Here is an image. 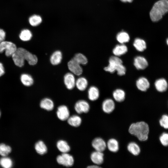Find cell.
<instances>
[{"label":"cell","instance_id":"cell-4","mask_svg":"<svg viewBox=\"0 0 168 168\" xmlns=\"http://www.w3.org/2000/svg\"><path fill=\"white\" fill-rule=\"evenodd\" d=\"M17 49L16 44L12 42L3 41L0 43V53L5 51V54L7 57H12Z\"/></svg>","mask_w":168,"mask_h":168},{"label":"cell","instance_id":"cell-15","mask_svg":"<svg viewBox=\"0 0 168 168\" xmlns=\"http://www.w3.org/2000/svg\"><path fill=\"white\" fill-rule=\"evenodd\" d=\"M104 156L102 152L96 151L91 153L90 157L93 163L99 166L103 163Z\"/></svg>","mask_w":168,"mask_h":168},{"label":"cell","instance_id":"cell-11","mask_svg":"<svg viewBox=\"0 0 168 168\" xmlns=\"http://www.w3.org/2000/svg\"><path fill=\"white\" fill-rule=\"evenodd\" d=\"M92 145L96 151L103 152L107 146L105 141L100 138H96L92 141Z\"/></svg>","mask_w":168,"mask_h":168},{"label":"cell","instance_id":"cell-17","mask_svg":"<svg viewBox=\"0 0 168 168\" xmlns=\"http://www.w3.org/2000/svg\"><path fill=\"white\" fill-rule=\"evenodd\" d=\"M128 50V48L126 45L124 44H121L115 46L112 52L114 55L119 57L126 54Z\"/></svg>","mask_w":168,"mask_h":168},{"label":"cell","instance_id":"cell-9","mask_svg":"<svg viewBox=\"0 0 168 168\" xmlns=\"http://www.w3.org/2000/svg\"><path fill=\"white\" fill-rule=\"evenodd\" d=\"M133 64L136 68L138 70H144L148 66V63L144 57L138 56L134 59Z\"/></svg>","mask_w":168,"mask_h":168},{"label":"cell","instance_id":"cell-24","mask_svg":"<svg viewBox=\"0 0 168 168\" xmlns=\"http://www.w3.org/2000/svg\"><path fill=\"white\" fill-rule=\"evenodd\" d=\"M128 152L134 156L138 155L141 150L139 145L136 142H131L128 143L127 147Z\"/></svg>","mask_w":168,"mask_h":168},{"label":"cell","instance_id":"cell-23","mask_svg":"<svg viewBox=\"0 0 168 168\" xmlns=\"http://www.w3.org/2000/svg\"><path fill=\"white\" fill-rule=\"evenodd\" d=\"M106 146L109 150L112 152H117L119 149V142L114 138H110L108 141Z\"/></svg>","mask_w":168,"mask_h":168},{"label":"cell","instance_id":"cell-32","mask_svg":"<svg viewBox=\"0 0 168 168\" xmlns=\"http://www.w3.org/2000/svg\"><path fill=\"white\" fill-rule=\"evenodd\" d=\"M19 37L21 40L27 41H29L31 39L32 34L31 31L29 29H24L21 31Z\"/></svg>","mask_w":168,"mask_h":168},{"label":"cell","instance_id":"cell-18","mask_svg":"<svg viewBox=\"0 0 168 168\" xmlns=\"http://www.w3.org/2000/svg\"><path fill=\"white\" fill-rule=\"evenodd\" d=\"M100 96V92L98 89L95 86H91L88 91V96L91 101L97 100Z\"/></svg>","mask_w":168,"mask_h":168},{"label":"cell","instance_id":"cell-27","mask_svg":"<svg viewBox=\"0 0 168 168\" xmlns=\"http://www.w3.org/2000/svg\"><path fill=\"white\" fill-rule=\"evenodd\" d=\"M35 147L37 152L40 155H43L47 152V147L42 141H39L36 142Z\"/></svg>","mask_w":168,"mask_h":168},{"label":"cell","instance_id":"cell-30","mask_svg":"<svg viewBox=\"0 0 168 168\" xmlns=\"http://www.w3.org/2000/svg\"><path fill=\"white\" fill-rule=\"evenodd\" d=\"M28 21L31 26L35 27L39 25L42 23V19L40 16L34 14L30 17Z\"/></svg>","mask_w":168,"mask_h":168},{"label":"cell","instance_id":"cell-20","mask_svg":"<svg viewBox=\"0 0 168 168\" xmlns=\"http://www.w3.org/2000/svg\"><path fill=\"white\" fill-rule=\"evenodd\" d=\"M53 101L49 98H45L40 102V106L41 108L48 111L52 110L54 107Z\"/></svg>","mask_w":168,"mask_h":168},{"label":"cell","instance_id":"cell-10","mask_svg":"<svg viewBox=\"0 0 168 168\" xmlns=\"http://www.w3.org/2000/svg\"><path fill=\"white\" fill-rule=\"evenodd\" d=\"M56 114L57 117L60 120L65 121L69 117L70 112L67 106L61 105L58 107Z\"/></svg>","mask_w":168,"mask_h":168},{"label":"cell","instance_id":"cell-26","mask_svg":"<svg viewBox=\"0 0 168 168\" xmlns=\"http://www.w3.org/2000/svg\"><path fill=\"white\" fill-rule=\"evenodd\" d=\"M67 122L71 126L77 127L81 125L82 123V119L79 116L74 115L69 117L67 119Z\"/></svg>","mask_w":168,"mask_h":168},{"label":"cell","instance_id":"cell-37","mask_svg":"<svg viewBox=\"0 0 168 168\" xmlns=\"http://www.w3.org/2000/svg\"><path fill=\"white\" fill-rule=\"evenodd\" d=\"M159 140L163 146H168V133L165 132L163 133L160 136Z\"/></svg>","mask_w":168,"mask_h":168},{"label":"cell","instance_id":"cell-8","mask_svg":"<svg viewBox=\"0 0 168 168\" xmlns=\"http://www.w3.org/2000/svg\"><path fill=\"white\" fill-rule=\"evenodd\" d=\"M90 108L88 102L84 100H78L74 106L75 111L78 114L87 113Z\"/></svg>","mask_w":168,"mask_h":168},{"label":"cell","instance_id":"cell-44","mask_svg":"<svg viewBox=\"0 0 168 168\" xmlns=\"http://www.w3.org/2000/svg\"><path fill=\"white\" fill-rule=\"evenodd\" d=\"M0 116H1V112H0Z\"/></svg>","mask_w":168,"mask_h":168},{"label":"cell","instance_id":"cell-13","mask_svg":"<svg viewBox=\"0 0 168 168\" xmlns=\"http://www.w3.org/2000/svg\"><path fill=\"white\" fill-rule=\"evenodd\" d=\"M76 80L75 77L72 73H68L64 77V83L69 90H71L75 86Z\"/></svg>","mask_w":168,"mask_h":168},{"label":"cell","instance_id":"cell-28","mask_svg":"<svg viewBox=\"0 0 168 168\" xmlns=\"http://www.w3.org/2000/svg\"><path fill=\"white\" fill-rule=\"evenodd\" d=\"M20 80L22 84L26 86H30L33 84L34 80L30 75L23 73L20 77Z\"/></svg>","mask_w":168,"mask_h":168},{"label":"cell","instance_id":"cell-42","mask_svg":"<svg viewBox=\"0 0 168 168\" xmlns=\"http://www.w3.org/2000/svg\"><path fill=\"white\" fill-rule=\"evenodd\" d=\"M121 1L123 2H132L133 0H120Z\"/></svg>","mask_w":168,"mask_h":168},{"label":"cell","instance_id":"cell-2","mask_svg":"<svg viewBox=\"0 0 168 168\" xmlns=\"http://www.w3.org/2000/svg\"><path fill=\"white\" fill-rule=\"evenodd\" d=\"M128 131L130 134L136 137L140 141H146L148 138L149 127L148 124L144 121L132 124Z\"/></svg>","mask_w":168,"mask_h":168},{"label":"cell","instance_id":"cell-7","mask_svg":"<svg viewBox=\"0 0 168 168\" xmlns=\"http://www.w3.org/2000/svg\"><path fill=\"white\" fill-rule=\"evenodd\" d=\"M68 66L69 69L72 73L76 75H80L82 73V68L81 65L73 58L68 62Z\"/></svg>","mask_w":168,"mask_h":168},{"label":"cell","instance_id":"cell-14","mask_svg":"<svg viewBox=\"0 0 168 168\" xmlns=\"http://www.w3.org/2000/svg\"><path fill=\"white\" fill-rule=\"evenodd\" d=\"M136 86L137 88L142 91H146L149 87L150 83L147 79L144 77H141L136 81Z\"/></svg>","mask_w":168,"mask_h":168},{"label":"cell","instance_id":"cell-34","mask_svg":"<svg viewBox=\"0 0 168 168\" xmlns=\"http://www.w3.org/2000/svg\"><path fill=\"white\" fill-rule=\"evenodd\" d=\"M11 151L10 146L4 143L0 144V155L2 156H7Z\"/></svg>","mask_w":168,"mask_h":168},{"label":"cell","instance_id":"cell-36","mask_svg":"<svg viewBox=\"0 0 168 168\" xmlns=\"http://www.w3.org/2000/svg\"><path fill=\"white\" fill-rule=\"evenodd\" d=\"M160 125L165 129H168V115L164 114L159 120Z\"/></svg>","mask_w":168,"mask_h":168},{"label":"cell","instance_id":"cell-43","mask_svg":"<svg viewBox=\"0 0 168 168\" xmlns=\"http://www.w3.org/2000/svg\"><path fill=\"white\" fill-rule=\"evenodd\" d=\"M166 43L168 45V39L166 40Z\"/></svg>","mask_w":168,"mask_h":168},{"label":"cell","instance_id":"cell-29","mask_svg":"<svg viewBox=\"0 0 168 168\" xmlns=\"http://www.w3.org/2000/svg\"><path fill=\"white\" fill-rule=\"evenodd\" d=\"M56 146L58 150L62 153H68L70 150V147L68 143L63 140L58 141Z\"/></svg>","mask_w":168,"mask_h":168},{"label":"cell","instance_id":"cell-41","mask_svg":"<svg viewBox=\"0 0 168 168\" xmlns=\"http://www.w3.org/2000/svg\"><path fill=\"white\" fill-rule=\"evenodd\" d=\"M87 167L88 168H99L101 167L99 165H95L89 166Z\"/></svg>","mask_w":168,"mask_h":168},{"label":"cell","instance_id":"cell-6","mask_svg":"<svg viewBox=\"0 0 168 168\" xmlns=\"http://www.w3.org/2000/svg\"><path fill=\"white\" fill-rule=\"evenodd\" d=\"M57 162L64 166L69 167L72 166L74 163L73 156L68 153H62L56 158Z\"/></svg>","mask_w":168,"mask_h":168},{"label":"cell","instance_id":"cell-19","mask_svg":"<svg viewBox=\"0 0 168 168\" xmlns=\"http://www.w3.org/2000/svg\"><path fill=\"white\" fill-rule=\"evenodd\" d=\"M62 59V54L61 52L59 50L54 51L50 57V62L53 65H56L59 64Z\"/></svg>","mask_w":168,"mask_h":168},{"label":"cell","instance_id":"cell-1","mask_svg":"<svg viewBox=\"0 0 168 168\" xmlns=\"http://www.w3.org/2000/svg\"><path fill=\"white\" fill-rule=\"evenodd\" d=\"M12 57L15 65L20 67L24 66L25 60L31 65H35L38 62L35 55L22 48H17Z\"/></svg>","mask_w":168,"mask_h":168},{"label":"cell","instance_id":"cell-31","mask_svg":"<svg viewBox=\"0 0 168 168\" xmlns=\"http://www.w3.org/2000/svg\"><path fill=\"white\" fill-rule=\"evenodd\" d=\"M116 39L120 44H124L129 41L130 37L127 32L121 31L117 34L116 36Z\"/></svg>","mask_w":168,"mask_h":168},{"label":"cell","instance_id":"cell-3","mask_svg":"<svg viewBox=\"0 0 168 168\" xmlns=\"http://www.w3.org/2000/svg\"><path fill=\"white\" fill-rule=\"evenodd\" d=\"M168 12V0L159 1L154 4L150 12L151 19L153 21H157Z\"/></svg>","mask_w":168,"mask_h":168},{"label":"cell","instance_id":"cell-35","mask_svg":"<svg viewBox=\"0 0 168 168\" xmlns=\"http://www.w3.org/2000/svg\"><path fill=\"white\" fill-rule=\"evenodd\" d=\"M73 58L80 65H85L88 62L87 58L81 53L76 54Z\"/></svg>","mask_w":168,"mask_h":168},{"label":"cell","instance_id":"cell-38","mask_svg":"<svg viewBox=\"0 0 168 168\" xmlns=\"http://www.w3.org/2000/svg\"><path fill=\"white\" fill-rule=\"evenodd\" d=\"M126 68L123 63L119 64L117 67L116 71L119 76H122L125 74L126 72Z\"/></svg>","mask_w":168,"mask_h":168},{"label":"cell","instance_id":"cell-12","mask_svg":"<svg viewBox=\"0 0 168 168\" xmlns=\"http://www.w3.org/2000/svg\"><path fill=\"white\" fill-rule=\"evenodd\" d=\"M103 111L106 113L110 114L114 110L115 104L114 100L110 98L105 100L103 102L102 105Z\"/></svg>","mask_w":168,"mask_h":168},{"label":"cell","instance_id":"cell-21","mask_svg":"<svg viewBox=\"0 0 168 168\" xmlns=\"http://www.w3.org/2000/svg\"><path fill=\"white\" fill-rule=\"evenodd\" d=\"M113 96L116 101L119 102H121L125 99V93L121 89H117L113 91Z\"/></svg>","mask_w":168,"mask_h":168},{"label":"cell","instance_id":"cell-25","mask_svg":"<svg viewBox=\"0 0 168 168\" xmlns=\"http://www.w3.org/2000/svg\"><path fill=\"white\" fill-rule=\"evenodd\" d=\"M88 84L87 80L84 77H81L76 81L75 86L79 90L83 91L86 88Z\"/></svg>","mask_w":168,"mask_h":168},{"label":"cell","instance_id":"cell-16","mask_svg":"<svg viewBox=\"0 0 168 168\" xmlns=\"http://www.w3.org/2000/svg\"><path fill=\"white\" fill-rule=\"evenodd\" d=\"M155 86L156 90L160 92L166 91L168 88V83L163 78L157 79L155 82Z\"/></svg>","mask_w":168,"mask_h":168},{"label":"cell","instance_id":"cell-39","mask_svg":"<svg viewBox=\"0 0 168 168\" xmlns=\"http://www.w3.org/2000/svg\"><path fill=\"white\" fill-rule=\"evenodd\" d=\"M5 37V32L2 29L0 28V43L4 40Z\"/></svg>","mask_w":168,"mask_h":168},{"label":"cell","instance_id":"cell-33","mask_svg":"<svg viewBox=\"0 0 168 168\" xmlns=\"http://www.w3.org/2000/svg\"><path fill=\"white\" fill-rule=\"evenodd\" d=\"M0 166L4 168H10L13 166L12 160L7 156H2L0 159Z\"/></svg>","mask_w":168,"mask_h":168},{"label":"cell","instance_id":"cell-40","mask_svg":"<svg viewBox=\"0 0 168 168\" xmlns=\"http://www.w3.org/2000/svg\"><path fill=\"white\" fill-rule=\"evenodd\" d=\"M5 73V70L2 64L0 63V77Z\"/></svg>","mask_w":168,"mask_h":168},{"label":"cell","instance_id":"cell-5","mask_svg":"<svg viewBox=\"0 0 168 168\" xmlns=\"http://www.w3.org/2000/svg\"><path fill=\"white\" fill-rule=\"evenodd\" d=\"M122 63L123 61L119 57L111 56L109 59L108 65L104 68V70L106 72L113 73L116 71L118 66Z\"/></svg>","mask_w":168,"mask_h":168},{"label":"cell","instance_id":"cell-22","mask_svg":"<svg viewBox=\"0 0 168 168\" xmlns=\"http://www.w3.org/2000/svg\"><path fill=\"white\" fill-rule=\"evenodd\" d=\"M133 45L136 49L139 52L144 51L147 48L145 41L140 38L135 39L133 43Z\"/></svg>","mask_w":168,"mask_h":168}]
</instances>
